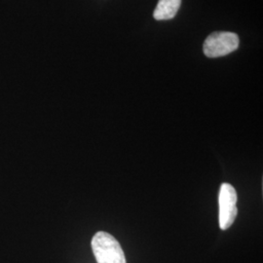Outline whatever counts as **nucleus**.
<instances>
[{"mask_svg": "<svg viewBox=\"0 0 263 263\" xmlns=\"http://www.w3.org/2000/svg\"><path fill=\"white\" fill-rule=\"evenodd\" d=\"M180 5L181 0H159L153 17L158 21L173 19L177 15Z\"/></svg>", "mask_w": 263, "mask_h": 263, "instance_id": "nucleus-4", "label": "nucleus"}, {"mask_svg": "<svg viewBox=\"0 0 263 263\" xmlns=\"http://www.w3.org/2000/svg\"><path fill=\"white\" fill-rule=\"evenodd\" d=\"M237 192L230 183H222L219 190V227L227 230L235 221L238 214Z\"/></svg>", "mask_w": 263, "mask_h": 263, "instance_id": "nucleus-3", "label": "nucleus"}, {"mask_svg": "<svg viewBox=\"0 0 263 263\" xmlns=\"http://www.w3.org/2000/svg\"><path fill=\"white\" fill-rule=\"evenodd\" d=\"M239 47V36L234 32L216 31L208 36L203 51L209 58L223 57L236 51Z\"/></svg>", "mask_w": 263, "mask_h": 263, "instance_id": "nucleus-2", "label": "nucleus"}, {"mask_svg": "<svg viewBox=\"0 0 263 263\" xmlns=\"http://www.w3.org/2000/svg\"><path fill=\"white\" fill-rule=\"evenodd\" d=\"M92 250L98 263H126L119 242L112 235L101 231L92 239Z\"/></svg>", "mask_w": 263, "mask_h": 263, "instance_id": "nucleus-1", "label": "nucleus"}]
</instances>
